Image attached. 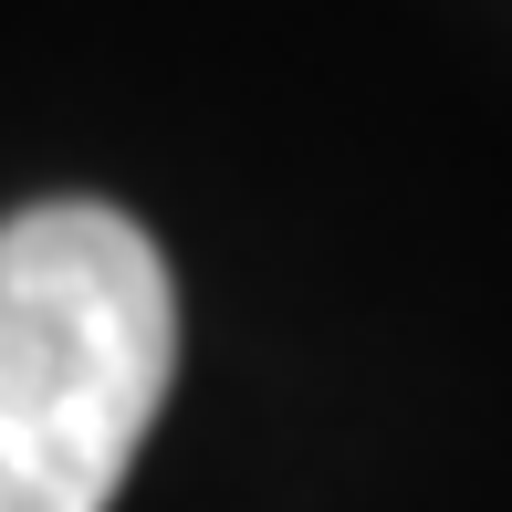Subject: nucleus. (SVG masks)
Here are the masks:
<instances>
[{
	"label": "nucleus",
	"instance_id": "f257e3e1",
	"mask_svg": "<svg viewBox=\"0 0 512 512\" xmlns=\"http://www.w3.org/2000/svg\"><path fill=\"white\" fill-rule=\"evenodd\" d=\"M178 293L105 199L0 220V512H105L168 408Z\"/></svg>",
	"mask_w": 512,
	"mask_h": 512
}]
</instances>
